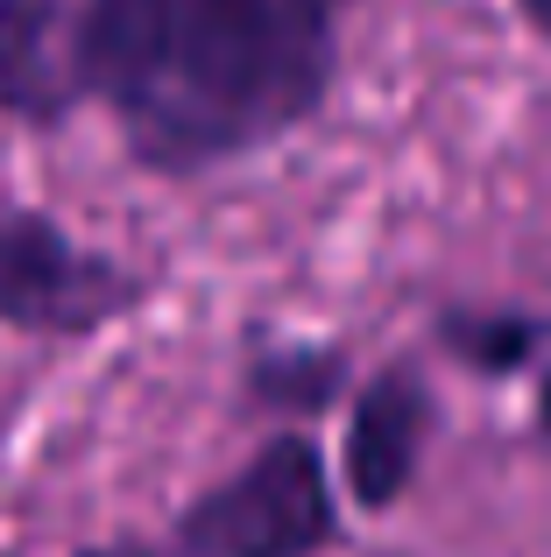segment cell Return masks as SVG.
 <instances>
[{
    "label": "cell",
    "instance_id": "cell-1",
    "mask_svg": "<svg viewBox=\"0 0 551 557\" xmlns=\"http://www.w3.org/2000/svg\"><path fill=\"white\" fill-rule=\"evenodd\" d=\"M354 0H85V92L163 177L269 149L326 99Z\"/></svg>",
    "mask_w": 551,
    "mask_h": 557
},
{
    "label": "cell",
    "instance_id": "cell-2",
    "mask_svg": "<svg viewBox=\"0 0 551 557\" xmlns=\"http://www.w3.org/2000/svg\"><path fill=\"white\" fill-rule=\"evenodd\" d=\"M326 544H340V508L326 459L304 431L269 437L234 480L198 494L177 522L184 557H318Z\"/></svg>",
    "mask_w": 551,
    "mask_h": 557
},
{
    "label": "cell",
    "instance_id": "cell-3",
    "mask_svg": "<svg viewBox=\"0 0 551 557\" xmlns=\"http://www.w3.org/2000/svg\"><path fill=\"white\" fill-rule=\"evenodd\" d=\"M135 304V275L78 247L57 219L0 205V325L78 339Z\"/></svg>",
    "mask_w": 551,
    "mask_h": 557
},
{
    "label": "cell",
    "instance_id": "cell-4",
    "mask_svg": "<svg viewBox=\"0 0 551 557\" xmlns=\"http://www.w3.org/2000/svg\"><path fill=\"white\" fill-rule=\"evenodd\" d=\"M425 437H431V388L411 360H396L360 388L354 423H346V487H354V502L396 508L417 480Z\"/></svg>",
    "mask_w": 551,
    "mask_h": 557
},
{
    "label": "cell",
    "instance_id": "cell-5",
    "mask_svg": "<svg viewBox=\"0 0 551 557\" xmlns=\"http://www.w3.org/2000/svg\"><path fill=\"white\" fill-rule=\"evenodd\" d=\"M78 99H85L78 14L64 0H0V113L50 127Z\"/></svg>",
    "mask_w": 551,
    "mask_h": 557
},
{
    "label": "cell",
    "instance_id": "cell-6",
    "mask_svg": "<svg viewBox=\"0 0 551 557\" xmlns=\"http://www.w3.org/2000/svg\"><path fill=\"white\" fill-rule=\"evenodd\" d=\"M346 381V354L332 346H276L248 368V395L276 409H326Z\"/></svg>",
    "mask_w": 551,
    "mask_h": 557
},
{
    "label": "cell",
    "instance_id": "cell-7",
    "mask_svg": "<svg viewBox=\"0 0 551 557\" xmlns=\"http://www.w3.org/2000/svg\"><path fill=\"white\" fill-rule=\"evenodd\" d=\"M445 346L467 354L474 368H516L538 346V325L530 318H445Z\"/></svg>",
    "mask_w": 551,
    "mask_h": 557
},
{
    "label": "cell",
    "instance_id": "cell-8",
    "mask_svg": "<svg viewBox=\"0 0 551 557\" xmlns=\"http://www.w3.org/2000/svg\"><path fill=\"white\" fill-rule=\"evenodd\" d=\"M78 557H156L149 544H93V550H78Z\"/></svg>",
    "mask_w": 551,
    "mask_h": 557
},
{
    "label": "cell",
    "instance_id": "cell-9",
    "mask_svg": "<svg viewBox=\"0 0 551 557\" xmlns=\"http://www.w3.org/2000/svg\"><path fill=\"white\" fill-rule=\"evenodd\" d=\"M538 431L551 437V374H544V388H538Z\"/></svg>",
    "mask_w": 551,
    "mask_h": 557
},
{
    "label": "cell",
    "instance_id": "cell-10",
    "mask_svg": "<svg viewBox=\"0 0 551 557\" xmlns=\"http://www.w3.org/2000/svg\"><path fill=\"white\" fill-rule=\"evenodd\" d=\"M524 14H530V22H538L544 36H551V0H524Z\"/></svg>",
    "mask_w": 551,
    "mask_h": 557
}]
</instances>
